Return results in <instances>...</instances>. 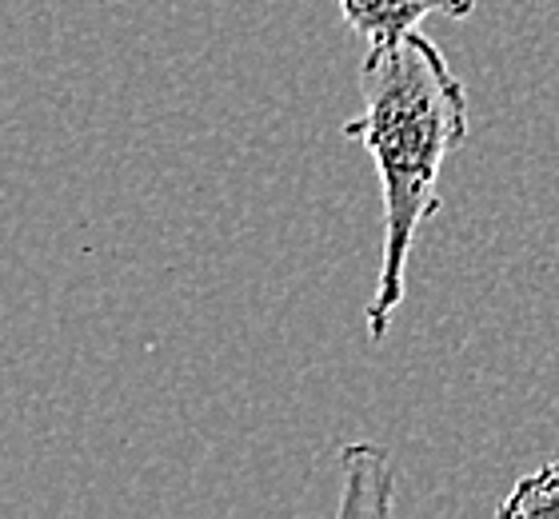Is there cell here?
Listing matches in <instances>:
<instances>
[{"label":"cell","mask_w":559,"mask_h":519,"mask_svg":"<svg viewBox=\"0 0 559 519\" xmlns=\"http://www.w3.org/2000/svg\"><path fill=\"white\" fill-rule=\"evenodd\" d=\"M360 96L364 113L344 137L368 149L384 188V260L364 311L368 340L384 344L404 304L416 232L440 212V173L467 137V93L440 45L412 28L392 45H368Z\"/></svg>","instance_id":"cell-1"},{"label":"cell","mask_w":559,"mask_h":519,"mask_svg":"<svg viewBox=\"0 0 559 519\" xmlns=\"http://www.w3.org/2000/svg\"><path fill=\"white\" fill-rule=\"evenodd\" d=\"M476 0H340V16L368 45H392L400 36L428 21V16H472Z\"/></svg>","instance_id":"cell-2"},{"label":"cell","mask_w":559,"mask_h":519,"mask_svg":"<svg viewBox=\"0 0 559 519\" xmlns=\"http://www.w3.org/2000/svg\"><path fill=\"white\" fill-rule=\"evenodd\" d=\"M340 468H344V496H340L336 516H392L396 508V475L384 448L376 444H348L340 451Z\"/></svg>","instance_id":"cell-3"},{"label":"cell","mask_w":559,"mask_h":519,"mask_svg":"<svg viewBox=\"0 0 559 519\" xmlns=\"http://www.w3.org/2000/svg\"><path fill=\"white\" fill-rule=\"evenodd\" d=\"M503 519H539L559 516V460H548L539 472L524 475L512 487V496L500 504Z\"/></svg>","instance_id":"cell-4"}]
</instances>
